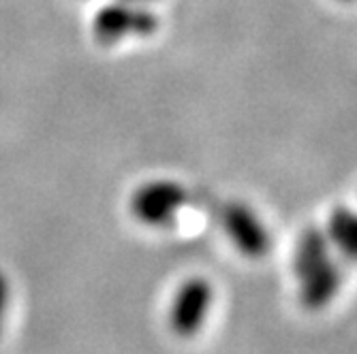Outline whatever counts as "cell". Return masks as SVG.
<instances>
[{
  "mask_svg": "<svg viewBox=\"0 0 357 354\" xmlns=\"http://www.w3.org/2000/svg\"><path fill=\"white\" fill-rule=\"evenodd\" d=\"M156 30L158 15L152 7L124 3V0L103 5L92 15L90 24L92 39L103 47H114L126 39H146L152 37Z\"/></svg>",
  "mask_w": 357,
  "mask_h": 354,
  "instance_id": "1",
  "label": "cell"
},
{
  "mask_svg": "<svg viewBox=\"0 0 357 354\" xmlns=\"http://www.w3.org/2000/svg\"><path fill=\"white\" fill-rule=\"evenodd\" d=\"M188 201L186 188L176 179H148L139 184L131 199H128V211L148 229H163L176 222L180 211Z\"/></svg>",
  "mask_w": 357,
  "mask_h": 354,
  "instance_id": "2",
  "label": "cell"
},
{
  "mask_svg": "<svg viewBox=\"0 0 357 354\" xmlns=\"http://www.w3.org/2000/svg\"><path fill=\"white\" fill-rule=\"evenodd\" d=\"M220 229L231 241V246L250 261H259L268 256L272 248L270 231L248 203L244 201H227L218 211Z\"/></svg>",
  "mask_w": 357,
  "mask_h": 354,
  "instance_id": "3",
  "label": "cell"
},
{
  "mask_svg": "<svg viewBox=\"0 0 357 354\" xmlns=\"http://www.w3.org/2000/svg\"><path fill=\"white\" fill-rule=\"evenodd\" d=\"M212 301L214 288L206 277L195 275L184 280L176 291L167 312V323L172 333L182 339H190L197 335L206 323Z\"/></svg>",
  "mask_w": 357,
  "mask_h": 354,
  "instance_id": "4",
  "label": "cell"
},
{
  "mask_svg": "<svg viewBox=\"0 0 357 354\" xmlns=\"http://www.w3.org/2000/svg\"><path fill=\"white\" fill-rule=\"evenodd\" d=\"M340 286H342V267L332 256L326 265H321L319 269H314L312 273L300 280V301L306 309L319 312L334 301Z\"/></svg>",
  "mask_w": 357,
  "mask_h": 354,
  "instance_id": "5",
  "label": "cell"
},
{
  "mask_svg": "<svg viewBox=\"0 0 357 354\" xmlns=\"http://www.w3.org/2000/svg\"><path fill=\"white\" fill-rule=\"evenodd\" d=\"M330 259H332V241L328 233L317 227H310L298 239L291 269H294L298 280H302L314 269H319L321 265H326Z\"/></svg>",
  "mask_w": 357,
  "mask_h": 354,
  "instance_id": "6",
  "label": "cell"
},
{
  "mask_svg": "<svg viewBox=\"0 0 357 354\" xmlns=\"http://www.w3.org/2000/svg\"><path fill=\"white\" fill-rule=\"evenodd\" d=\"M332 248H338L347 259L357 263V211L351 207H334L326 229Z\"/></svg>",
  "mask_w": 357,
  "mask_h": 354,
  "instance_id": "7",
  "label": "cell"
},
{
  "mask_svg": "<svg viewBox=\"0 0 357 354\" xmlns=\"http://www.w3.org/2000/svg\"><path fill=\"white\" fill-rule=\"evenodd\" d=\"M7 301H9V286H7V280L0 275V323H3V314L7 309Z\"/></svg>",
  "mask_w": 357,
  "mask_h": 354,
  "instance_id": "8",
  "label": "cell"
},
{
  "mask_svg": "<svg viewBox=\"0 0 357 354\" xmlns=\"http://www.w3.org/2000/svg\"><path fill=\"white\" fill-rule=\"evenodd\" d=\"M124 3H133V5H144V7H152L158 0H124Z\"/></svg>",
  "mask_w": 357,
  "mask_h": 354,
  "instance_id": "9",
  "label": "cell"
},
{
  "mask_svg": "<svg viewBox=\"0 0 357 354\" xmlns=\"http://www.w3.org/2000/svg\"><path fill=\"white\" fill-rule=\"evenodd\" d=\"M338 3H347L349 5V3H357V0H338Z\"/></svg>",
  "mask_w": 357,
  "mask_h": 354,
  "instance_id": "10",
  "label": "cell"
}]
</instances>
